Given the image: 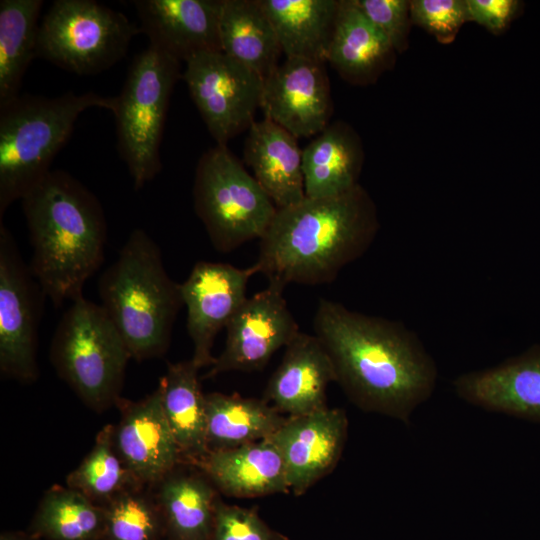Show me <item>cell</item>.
Here are the masks:
<instances>
[{
  "label": "cell",
  "instance_id": "7c38bea8",
  "mask_svg": "<svg viewBox=\"0 0 540 540\" xmlns=\"http://www.w3.org/2000/svg\"><path fill=\"white\" fill-rule=\"evenodd\" d=\"M284 289L269 283L245 300L226 326L222 353L201 379L263 369L276 351L290 344L301 331L283 296Z\"/></svg>",
  "mask_w": 540,
  "mask_h": 540
},
{
  "label": "cell",
  "instance_id": "ba28073f",
  "mask_svg": "<svg viewBox=\"0 0 540 540\" xmlns=\"http://www.w3.org/2000/svg\"><path fill=\"white\" fill-rule=\"evenodd\" d=\"M193 201L213 247L221 253L260 240L277 212L254 176L222 145H215L199 158Z\"/></svg>",
  "mask_w": 540,
  "mask_h": 540
},
{
  "label": "cell",
  "instance_id": "30bf717a",
  "mask_svg": "<svg viewBox=\"0 0 540 540\" xmlns=\"http://www.w3.org/2000/svg\"><path fill=\"white\" fill-rule=\"evenodd\" d=\"M189 94L216 145L249 129L260 108L264 80L221 51L197 54L182 72Z\"/></svg>",
  "mask_w": 540,
  "mask_h": 540
},
{
  "label": "cell",
  "instance_id": "4fadbf2b",
  "mask_svg": "<svg viewBox=\"0 0 540 540\" xmlns=\"http://www.w3.org/2000/svg\"><path fill=\"white\" fill-rule=\"evenodd\" d=\"M257 273L255 264L238 268L228 263L200 261L180 284L187 310V332L193 343L191 359L199 369L215 363V338L247 299L249 279Z\"/></svg>",
  "mask_w": 540,
  "mask_h": 540
},
{
  "label": "cell",
  "instance_id": "ffe728a7",
  "mask_svg": "<svg viewBox=\"0 0 540 540\" xmlns=\"http://www.w3.org/2000/svg\"><path fill=\"white\" fill-rule=\"evenodd\" d=\"M194 467L219 493L229 497L252 498L290 492L284 460L270 438L210 451Z\"/></svg>",
  "mask_w": 540,
  "mask_h": 540
},
{
  "label": "cell",
  "instance_id": "44dd1931",
  "mask_svg": "<svg viewBox=\"0 0 540 540\" xmlns=\"http://www.w3.org/2000/svg\"><path fill=\"white\" fill-rule=\"evenodd\" d=\"M243 160L277 209L305 198L302 149L290 132L263 118L248 129Z\"/></svg>",
  "mask_w": 540,
  "mask_h": 540
},
{
  "label": "cell",
  "instance_id": "277c9868",
  "mask_svg": "<svg viewBox=\"0 0 540 540\" xmlns=\"http://www.w3.org/2000/svg\"><path fill=\"white\" fill-rule=\"evenodd\" d=\"M98 293L133 359L143 361L167 351L183 305L180 284L170 278L158 245L143 229L131 232L102 273Z\"/></svg>",
  "mask_w": 540,
  "mask_h": 540
},
{
  "label": "cell",
  "instance_id": "8992f818",
  "mask_svg": "<svg viewBox=\"0 0 540 540\" xmlns=\"http://www.w3.org/2000/svg\"><path fill=\"white\" fill-rule=\"evenodd\" d=\"M130 351L101 305L83 296L71 302L53 335L50 359L59 375L92 410L121 399Z\"/></svg>",
  "mask_w": 540,
  "mask_h": 540
},
{
  "label": "cell",
  "instance_id": "83f0119b",
  "mask_svg": "<svg viewBox=\"0 0 540 540\" xmlns=\"http://www.w3.org/2000/svg\"><path fill=\"white\" fill-rule=\"evenodd\" d=\"M205 397L209 452L268 439L287 419L263 398L219 392Z\"/></svg>",
  "mask_w": 540,
  "mask_h": 540
},
{
  "label": "cell",
  "instance_id": "3957f363",
  "mask_svg": "<svg viewBox=\"0 0 540 540\" xmlns=\"http://www.w3.org/2000/svg\"><path fill=\"white\" fill-rule=\"evenodd\" d=\"M21 202L34 278L56 307L73 302L104 260L107 223L99 200L68 172L51 170Z\"/></svg>",
  "mask_w": 540,
  "mask_h": 540
},
{
  "label": "cell",
  "instance_id": "ac0fdd59",
  "mask_svg": "<svg viewBox=\"0 0 540 540\" xmlns=\"http://www.w3.org/2000/svg\"><path fill=\"white\" fill-rule=\"evenodd\" d=\"M331 382L336 373L324 345L315 334L300 332L285 348L263 399L287 417L301 416L327 407Z\"/></svg>",
  "mask_w": 540,
  "mask_h": 540
},
{
  "label": "cell",
  "instance_id": "9a60e30c",
  "mask_svg": "<svg viewBox=\"0 0 540 540\" xmlns=\"http://www.w3.org/2000/svg\"><path fill=\"white\" fill-rule=\"evenodd\" d=\"M345 410L328 406L301 416L287 417L270 437L279 449L290 492L303 495L329 474L342 456L347 438Z\"/></svg>",
  "mask_w": 540,
  "mask_h": 540
},
{
  "label": "cell",
  "instance_id": "5bb4252c",
  "mask_svg": "<svg viewBox=\"0 0 540 540\" xmlns=\"http://www.w3.org/2000/svg\"><path fill=\"white\" fill-rule=\"evenodd\" d=\"M323 62L285 57L264 80L260 109L264 118L294 137H311L329 124L333 113L330 82Z\"/></svg>",
  "mask_w": 540,
  "mask_h": 540
},
{
  "label": "cell",
  "instance_id": "e0dca14e",
  "mask_svg": "<svg viewBox=\"0 0 540 540\" xmlns=\"http://www.w3.org/2000/svg\"><path fill=\"white\" fill-rule=\"evenodd\" d=\"M141 32L149 45L180 62L221 51L222 0H133Z\"/></svg>",
  "mask_w": 540,
  "mask_h": 540
},
{
  "label": "cell",
  "instance_id": "52a82bcc",
  "mask_svg": "<svg viewBox=\"0 0 540 540\" xmlns=\"http://www.w3.org/2000/svg\"><path fill=\"white\" fill-rule=\"evenodd\" d=\"M182 77L181 62L148 45L138 53L115 97L117 149L135 190L160 172V144L170 97Z\"/></svg>",
  "mask_w": 540,
  "mask_h": 540
},
{
  "label": "cell",
  "instance_id": "f546056e",
  "mask_svg": "<svg viewBox=\"0 0 540 540\" xmlns=\"http://www.w3.org/2000/svg\"><path fill=\"white\" fill-rule=\"evenodd\" d=\"M104 529V507L71 487L54 485L39 502L29 532L46 540H102Z\"/></svg>",
  "mask_w": 540,
  "mask_h": 540
},
{
  "label": "cell",
  "instance_id": "74e56055",
  "mask_svg": "<svg viewBox=\"0 0 540 540\" xmlns=\"http://www.w3.org/2000/svg\"><path fill=\"white\" fill-rule=\"evenodd\" d=\"M164 540H169L168 538L164 539Z\"/></svg>",
  "mask_w": 540,
  "mask_h": 540
},
{
  "label": "cell",
  "instance_id": "2e32d148",
  "mask_svg": "<svg viewBox=\"0 0 540 540\" xmlns=\"http://www.w3.org/2000/svg\"><path fill=\"white\" fill-rule=\"evenodd\" d=\"M113 441L123 463L143 486L152 487L180 464L178 445L165 418L157 387L142 400L120 399Z\"/></svg>",
  "mask_w": 540,
  "mask_h": 540
},
{
  "label": "cell",
  "instance_id": "d590c367",
  "mask_svg": "<svg viewBox=\"0 0 540 540\" xmlns=\"http://www.w3.org/2000/svg\"><path fill=\"white\" fill-rule=\"evenodd\" d=\"M469 21L484 26L494 34L501 33L519 14L522 2L517 0H466Z\"/></svg>",
  "mask_w": 540,
  "mask_h": 540
},
{
  "label": "cell",
  "instance_id": "6da1fadb",
  "mask_svg": "<svg viewBox=\"0 0 540 540\" xmlns=\"http://www.w3.org/2000/svg\"><path fill=\"white\" fill-rule=\"evenodd\" d=\"M313 329L331 358L336 382L364 411L408 423L433 393L436 364L404 324L320 299Z\"/></svg>",
  "mask_w": 540,
  "mask_h": 540
},
{
  "label": "cell",
  "instance_id": "d4e9b609",
  "mask_svg": "<svg viewBox=\"0 0 540 540\" xmlns=\"http://www.w3.org/2000/svg\"><path fill=\"white\" fill-rule=\"evenodd\" d=\"M192 359L169 363L159 381L161 405L184 464L194 466L209 452L206 397Z\"/></svg>",
  "mask_w": 540,
  "mask_h": 540
},
{
  "label": "cell",
  "instance_id": "836d02e7",
  "mask_svg": "<svg viewBox=\"0 0 540 540\" xmlns=\"http://www.w3.org/2000/svg\"><path fill=\"white\" fill-rule=\"evenodd\" d=\"M412 24L421 27L441 44L453 42L469 21L466 0H412Z\"/></svg>",
  "mask_w": 540,
  "mask_h": 540
},
{
  "label": "cell",
  "instance_id": "9c48e42d",
  "mask_svg": "<svg viewBox=\"0 0 540 540\" xmlns=\"http://www.w3.org/2000/svg\"><path fill=\"white\" fill-rule=\"evenodd\" d=\"M141 32L129 18L94 0H55L39 24L37 58L88 76L125 57Z\"/></svg>",
  "mask_w": 540,
  "mask_h": 540
},
{
  "label": "cell",
  "instance_id": "e575fe53",
  "mask_svg": "<svg viewBox=\"0 0 540 540\" xmlns=\"http://www.w3.org/2000/svg\"><path fill=\"white\" fill-rule=\"evenodd\" d=\"M364 15L383 33L396 53L409 46L412 20L409 0H355Z\"/></svg>",
  "mask_w": 540,
  "mask_h": 540
},
{
  "label": "cell",
  "instance_id": "4dcf8cb0",
  "mask_svg": "<svg viewBox=\"0 0 540 540\" xmlns=\"http://www.w3.org/2000/svg\"><path fill=\"white\" fill-rule=\"evenodd\" d=\"M113 428L114 425H106L99 431L90 452L66 478L68 487L102 507L120 494L143 486L116 451Z\"/></svg>",
  "mask_w": 540,
  "mask_h": 540
},
{
  "label": "cell",
  "instance_id": "f1b7e54d",
  "mask_svg": "<svg viewBox=\"0 0 540 540\" xmlns=\"http://www.w3.org/2000/svg\"><path fill=\"white\" fill-rule=\"evenodd\" d=\"M42 0L0 1V107L20 95L23 77L37 57Z\"/></svg>",
  "mask_w": 540,
  "mask_h": 540
},
{
  "label": "cell",
  "instance_id": "7402d4cb",
  "mask_svg": "<svg viewBox=\"0 0 540 540\" xmlns=\"http://www.w3.org/2000/svg\"><path fill=\"white\" fill-rule=\"evenodd\" d=\"M396 51L355 0H339L327 63L352 85H369L395 63Z\"/></svg>",
  "mask_w": 540,
  "mask_h": 540
},
{
  "label": "cell",
  "instance_id": "1f68e13d",
  "mask_svg": "<svg viewBox=\"0 0 540 540\" xmlns=\"http://www.w3.org/2000/svg\"><path fill=\"white\" fill-rule=\"evenodd\" d=\"M102 540H164L165 522L154 490L149 486L130 489L104 506Z\"/></svg>",
  "mask_w": 540,
  "mask_h": 540
},
{
  "label": "cell",
  "instance_id": "603a6c76",
  "mask_svg": "<svg viewBox=\"0 0 540 540\" xmlns=\"http://www.w3.org/2000/svg\"><path fill=\"white\" fill-rule=\"evenodd\" d=\"M364 149L358 133L343 121L330 124L302 149L306 197L344 193L359 184Z\"/></svg>",
  "mask_w": 540,
  "mask_h": 540
},
{
  "label": "cell",
  "instance_id": "7a4b0ae2",
  "mask_svg": "<svg viewBox=\"0 0 540 540\" xmlns=\"http://www.w3.org/2000/svg\"><path fill=\"white\" fill-rule=\"evenodd\" d=\"M378 229L376 205L360 184L337 195L305 196L277 209L255 265L284 288L327 284L367 251Z\"/></svg>",
  "mask_w": 540,
  "mask_h": 540
},
{
  "label": "cell",
  "instance_id": "cb8c5ba5",
  "mask_svg": "<svg viewBox=\"0 0 540 540\" xmlns=\"http://www.w3.org/2000/svg\"><path fill=\"white\" fill-rule=\"evenodd\" d=\"M180 465L152 486L167 538L211 540L219 492L199 469H183Z\"/></svg>",
  "mask_w": 540,
  "mask_h": 540
},
{
  "label": "cell",
  "instance_id": "8fae6325",
  "mask_svg": "<svg viewBox=\"0 0 540 540\" xmlns=\"http://www.w3.org/2000/svg\"><path fill=\"white\" fill-rule=\"evenodd\" d=\"M43 297L12 234L0 221V370L19 382H34L39 375L37 343Z\"/></svg>",
  "mask_w": 540,
  "mask_h": 540
},
{
  "label": "cell",
  "instance_id": "4316f807",
  "mask_svg": "<svg viewBox=\"0 0 540 540\" xmlns=\"http://www.w3.org/2000/svg\"><path fill=\"white\" fill-rule=\"evenodd\" d=\"M285 57L327 63L339 0H260Z\"/></svg>",
  "mask_w": 540,
  "mask_h": 540
},
{
  "label": "cell",
  "instance_id": "484cf974",
  "mask_svg": "<svg viewBox=\"0 0 540 540\" xmlns=\"http://www.w3.org/2000/svg\"><path fill=\"white\" fill-rule=\"evenodd\" d=\"M221 52L265 80L280 64L282 52L260 0H222Z\"/></svg>",
  "mask_w": 540,
  "mask_h": 540
},
{
  "label": "cell",
  "instance_id": "d6a6232c",
  "mask_svg": "<svg viewBox=\"0 0 540 540\" xmlns=\"http://www.w3.org/2000/svg\"><path fill=\"white\" fill-rule=\"evenodd\" d=\"M211 540H289L268 526L253 508L225 503L220 496L215 506Z\"/></svg>",
  "mask_w": 540,
  "mask_h": 540
},
{
  "label": "cell",
  "instance_id": "d6986e66",
  "mask_svg": "<svg viewBox=\"0 0 540 540\" xmlns=\"http://www.w3.org/2000/svg\"><path fill=\"white\" fill-rule=\"evenodd\" d=\"M454 389L481 408L540 423V345L495 367L460 375Z\"/></svg>",
  "mask_w": 540,
  "mask_h": 540
},
{
  "label": "cell",
  "instance_id": "5b68a950",
  "mask_svg": "<svg viewBox=\"0 0 540 540\" xmlns=\"http://www.w3.org/2000/svg\"><path fill=\"white\" fill-rule=\"evenodd\" d=\"M115 103V97L68 91L52 98L20 94L0 107V221L51 171L80 114L93 107L113 113Z\"/></svg>",
  "mask_w": 540,
  "mask_h": 540
},
{
  "label": "cell",
  "instance_id": "8d00e7d4",
  "mask_svg": "<svg viewBox=\"0 0 540 540\" xmlns=\"http://www.w3.org/2000/svg\"><path fill=\"white\" fill-rule=\"evenodd\" d=\"M0 540H38L30 532L23 531H4L0 535Z\"/></svg>",
  "mask_w": 540,
  "mask_h": 540
}]
</instances>
